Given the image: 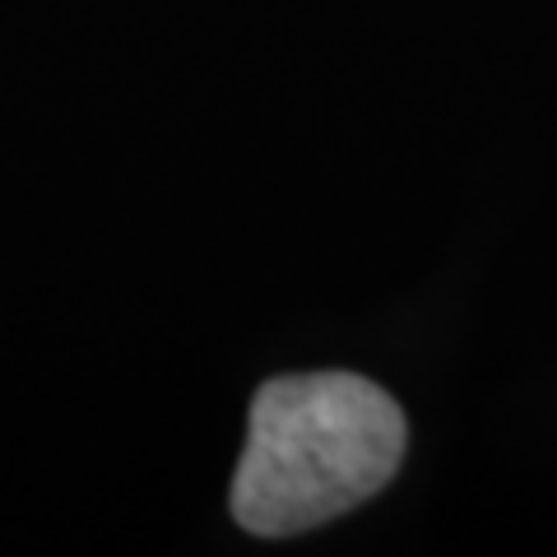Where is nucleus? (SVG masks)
Segmentation results:
<instances>
[{
    "label": "nucleus",
    "instance_id": "f257e3e1",
    "mask_svg": "<svg viewBox=\"0 0 557 557\" xmlns=\"http://www.w3.org/2000/svg\"><path fill=\"white\" fill-rule=\"evenodd\" d=\"M405 413L354 372L274 376L251 399L233 516L251 534H302L381 493L405 460Z\"/></svg>",
    "mask_w": 557,
    "mask_h": 557
}]
</instances>
